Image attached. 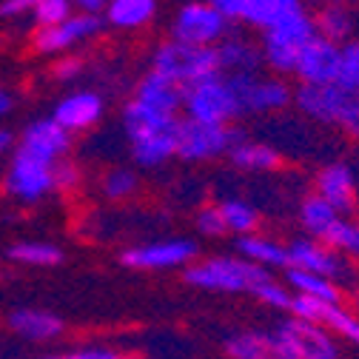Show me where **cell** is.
Instances as JSON below:
<instances>
[{
  "mask_svg": "<svg viewBox=\"0 0 359 359\" xmlns=\"http://www.w3.org/2000/svg\"><path fill=\"white\" fill-rule=\"evenodd\" d=\"M268 277L271 274L257 268L254 262L229 254L197 259L183 271V280L191 288L214 291V294H254Z\"/></svg>",
  "mask_w": 359,
  "mask_h": 359,
  "instance_id": "cell-2",
  "label": "cell"
},
{
  "mask_svg": "<svg viewBox=\"0 0 359 359\" xmlns=\"http://www.w3.org/2000/svg\"><path fill=\"white\" fill-rule=\"evenodd\" d=\"M80 186V168L74 163H57L55 165V189H74Z\"/></svg>",
  "mask_w": 359,
  "mask_h": 359,
  "instance_id": "cell-41",
  "label": "cell"
},
{
  "mask_svg": "<svg viewBox=\"0 0 359 359\" xmlns=\"http://www.w3.org/2000/svg\"><path fill=\"white\" fill-rule=\"evenodd\" d=\"M9 259L20 265H32V268H52L63 259V251L46 240H26L9 248Z\"/></svg>",
  "mask_w": 359,
  "mask_h": 359,
  "instance_id": "cell-31",
  "label": "cell"
},
{
  "mask_svg": "<svg viewBox=\"0 0 359 359\" xmlns=\"http://www.w3.org/2000/svg\"><path fill=\"white\" fill-rule=\"evenodd\" d=\"M294 103L311 120L337 126L348 134H359V95L331 83V86H299L294 92Z\"/></svg>",
  "mask_w": 359,
  "mask_h": 359,
  "instance_id": "cell-4",
  "label": "cell"
},
{
  "mask_svg": "<svg viewBox=\"0 0 359 359\" xmlns=\"http://www.w3.org/2000/svg\"><path fill=\"white\" fill-rule=\"evenodd\" d=\"M9 149H12V131L0 128V154H6Z\"/></svg>",
  "mask_w": 359,
  "mask_h": 359,
  "instance_id": "cell-46",
  "label": "cell"
},
{
  "mask_svg": "<svg viewBox=\"0 0 359 359\" xmlns=\"http://www.w3.org/2000/svg\"><path fill=\"white\" fill-rule=\"evenodd\" d=\"M117 351L109 345H83L74 351H60V353H49L43 359H114Z\"/></svg>",
  "mask_w": 359,
  "mask_h": 359,
  "instance_id": "cell-39",
  "label": "cell"
},
{
  "mask_svg": "<svg viewBox=\"0 0 359 359\" xmlns=\"http://www.w3.org/2000/svg\"><path fill=\"white\" fill-rule=\"evenodd\" d=\"M200 259V248L189 237H174V240H154L143 245H131L120 254V262L134 271H186L191 262Z\"/></svg>",
  "mask_w": 359,
  "mask_h": 359,
  "instance_id": "cell-9",
  "label": "cell"
},
{
  "mask_svg": "<svg viewBox=\"0 0 359 359\" xmlns=\"http://www.w3.org/2000/svg\"><path fill=\"white\" fill-rule=\"evenodd\" d=\"M302 12V4L299 0H251V6L245 12V23L265 32V29H271L274 23L291 18Z\"/></svg>",
  "mask_w": 359,
  "mask_h": 359,
  "instance_id": "cell-29",
  "label": "cell"
},
{
  "mask_svg": "<svg viewBox=\"0 0 359 359\" xmlns=\"http://www.w3.org/2000/svg\"><path fill=\"white\" fill-rule=\"evenodd\" d=\"M288 262H291L288 268H299V271L334 280L339 288L345 280H351L348 259L339 251H334L331 245H325L320 240H311V237H299L288 245Z\"/></svg>",
  "mask_w": 359,
  "mask_h": 359,
  "instance_id": "cell-14",
  "label": "cell"
},
{
  "mask_svg": "<svg viewBox=\"0 0 359 359\" xmlns=\"http://www.w3.org/2000/svg\"><path fill=\"white\" fill-rule=\"evenodd\" d=\"M251 6V0H217L214 9L222 12V18H226L229 23L231 20H245V12Z\"/></svg>",
  "mask_w": 359,
  "mask_h": 359,
  "instance_id": "cell-42",
  "label": "cell"
},
{
  "mask_svg": "<svg viewBox=\"0 0 359 359\" xmlns=\"http://www.w3.org/2000/svg\"><path fill=\"white\" fill-rule=\"evenodd\" d=\"M183 111H186V120L211 123V126H231L237 117H243L237 92L226 74H217L211 80H203L186 88Z\"/></svg>",
  "mask_w": 359,
  "mask_h": 359,
  "instance_id": "cell-6",
  "label": "cell"
},
{
  "mask_svg": "<svg viewBox=\"0 0 359 359\" xmlns=\"http://www.w3.org/2000/svg\"><path fill=\"white\" fill-rule=\"evenodd\" d=\"M317 197H323L339 217L356 211V180L345 163H331L317 174Z\"/></svg>",
  "mask_w": 359,
  "mask_h": 359,
  "instance_id": "cell-19",
  "label": "cell"
},
{
  "mask_svg": "<svg viewBox=\"0 0 359 359\" xmlns=\"http://www.w3.org/2000/svg\"><path fill=\"white\" fill-rule=\"evenodd\" d=\"M157 15V0H111L106 6V23L114 29H143Z\"/></svg>",
  "mask_w": 359,
  "mask_h": 359,
  "instance_id": "cell-27",
  "label": "cell"
},
{
  "mask_svg": "<svg viewBox=\"0 0 359 359\" xmlns=\"http://www.w3.org/2000/svg\"><path fill=\"white\" fill-rule=\"evenodd\" d=\"M40 0H4L0 4V18H18L26 12H34Z\"/></svg>",
  "mask_w": 359,
  "mask_h": 359,
  "instance_id": "cell-43",
  "label": "cell"
},
{
  "mask_svg": "<svg viewBox=\"0 0 359 359\" xmlns=\"http://www.w3.org/2000/svg\"><path fill=\"white\" fill-rule=\"evenodd\" d=\"M339 219H342V217H339L323 197H317V194H308V197L302 200V205H299L302 231H308L311 240L325 243V237L337 229V222H339ZM345 219H348V217H345Z\"/></svg>",
  "mask_w": 359,
  "mask_h": 359,
  "instance_id": "cell-25",
  "label": "cell"
},
{
  "mask_svg": "<svg viewBox=\"0 0 359 359\" xmlns=\"http://www.w3.org/2000/svg\"><path fill=\"white\" fill-rule=\"evenodd\" d=\"M69 134L74 131H86L92 128L95 123H100L103 117V97L97 92H88V88H80V92H72L69 97H63L55 106L52 114Z\"/></svg>",
  "mask_w": 359,
  "mask_h": 359,
  "instance_id": "cell-20",
  "label": "cell"
},
{
  "mask_svg": "<svg viewBox=\"0 0 359 359\" xmlns=\"http://www.w3.org/2000/svg\"><path fill=\"white\" fill-rule=\"evenodd\" d=\"M222 351H226L229 359H294L277 331H262V328H245L229 334L226 342H222Z\"/></svg>",
  "mask_w": 359,
  "mask_h": 359,
  "instance_id": "cell-18",
  "label": "cell"
},
{
  "mask_svg": "<svg viewBox=\"0 0 359 359\" xmlns=\"http://www.w3.org/2000/svg\"><path fill=\"white\" fill-rule=\"evenodd\" d=\"M194 226H197L200 237H208V240H219V237L229 234L219 205H203V208L197 211V217H194Z\"/></svg>",
  "mask_w": 359,
  "mask_h": 359,
  "instance_id": "cell-38",
  "label": "cell"
},
{
  "mask_svg": "<svg viewBox=\"0 0 359 359\" xmlns=\"http://www.w3.org/2000/svg\"><path fill=\"white\" fill-rule=\"evenodd\" d=\"M219 211H222V219H226V229L229 234H237L240 237H248V234H257V226H259V211L248 203V200H240V197H229L217 203Z\"/></svg>",
  "mask_w": 359,
  "mask_h": 359,
  "instance_id": "cell-30",
  "label": "cell"
},
{
  "mask_svg": "<svg viewBox=\"0 0 359 359\" xmlns=\"http://www.w3.org/2000/svg\"><path fill=\"white\" fill-rule=\"evenodd\" d=\"M251 297H254L257 302L268 305V308H274V311L291 313V299H294V294H291V288H288L285 283H280V280H274V277H268Z\"/></svg>",
  "mask_w": 359,
  "mask_h": 359,
  "instance_id": "cell-36",
  "label": "cell"
},
{
  "mask_svg": "<svg viewBox=\"0 0 359 359\" xmlns=\"http://www.w3.org/2000/svg\"><path fill=\"white\" fill-rule=\"evenodd\" d=\"M32 18L40 29L60 26L63 20L72 18V0H40L37 9L32 12Z\"/></svg>",
  "mask_w": 359,
  "mask_h": 359,
  "instance_id": "cell-37",
  "label": "cell"
},
{
  "mask_svg": "<svg viewBox=\"0 0 359 359\" xmlns=\"http://www.w3.org/2000/svg\"><path fill=\"white\" fill-rule=\"evenodd\" d=\"M103 194L109 200H128L134 191H137V171L131 168H111L103 177Z\"/></svg>",
  "mask_w": 359,
  "mask_h": 359,
  "instance_id": "cell-35",
  "label": "cell"
},
{
  "mask_svg": "<svg viewBox=\"0 0 359 359\" xmlns=\"http://www.w3.org/2000/svg\"><path fill=\"white\" fill-rule=\"evenodd\" d=\"M57 165V163H55ZM55 165L43 163L26 151H15L12 165L6 171V191L23 203H37L55 191Z\"/></svg>",
  "mask_w": 359,
  "mask_h": 359,
  "instance_id": "cell-13",
  "label": "cell"
},
{
  "mask_svg": "<svg viewBox=\"0 0 359 359\" xmlns=\"http://www.w3.org/2000/svg\"><path fill=\"white\" fill-rule=\"evenodd\" d=\"M313 37H317V23H313V18H308L305 12H297V15L274 23L259 37L262 63L271 72H277V77L280 74H294L302 49Z\"/></svg>",
  "mask_w": 359,
  "mask_h": 359,
  "instance_id": "cell-3",
  "label": "cell"
},
{
  "mask_svg": "<svg viewBox=\"0 0 359 359\" xmlns=\"http://www.w3.org/2000/svg\"><path fill=\"white\" fill-rule=\"evenodd\" d=\"M151 72L171 77L183 88H191L203 80L222 74L217 49H197V46H186V43H177V40H165L154 49Z\"/></svg>",
  "mask_w": 359,
  "mask_h": 359,
  "instance_id": "cell-5",
  "label": "cell"
},
{
  "mask_svg": "<svg viewBox=\"0 0 359 359\" xmlns=\"http://www.w3.org/2000/svg\"><path fill=\"white\" fill-rule=\"evenodd\" d=\"M180 120L183 117L163 114V111H154L137 100H131L123 109V128H126L134 163L140 168H160L171 157H177Z\"/></svg>",
  "mask_w": 359,
  "mask_h": 359,
  "instance_id": "cell-1",
  "label": "cell"
},
{
  "mask_svg": "<svg viewBox=\"0 0 359 359\" xmlns=\"http://www.w3.org/2000/svg\"><path fill=\"white\" fill-rule=\"evenodd\" d=\"M325 245L339 251L348 259H359V219H339L337 229L325 237Z\"/></svg>",
  "mask_w": 359,
  "mask_h": 359,
  "instance_id": "cell-34",
  "label": "cell"
},
{
  "mask_svg": "<svg viewBox=\"0 0 359 359\" xmlns=\"http://www.w3.org/2000/svg\"><path fill=\"white\" fill-rule=\"evenodd\" d=\"M217 57L222 74H257V69L262 66L259 46L245 37H226L217 46Z\"/></svg>",
  "mask_w": 359,
  "mask_h": 359,
  "instance_id": "cell-23",
  "label": "cell"
},
{
  "mask_svg": "<svg viewBox=\"0 0 359 359\" xmlns=\"http://www.w3.org/2000/svg\"><path fill=\"white\" fill-rule=\"evenodd\" d=\"M72 146V134L55 120V117H40L26 126L20 137V151L43 160V163H57Z\"/></svg>",
  "mask_w": 359,
  "mask_h": 359,
  "instance_id": "cell-17",
  "label": "cell"
},
{
  "mask_svg": "<svg viewBox=\"0 0 359 359\" xmlns=\"http://www.w3.org/2000/svg\"><path fill=\"white\" fill-rule=\"evenodd\" d=\"M80 72H83V60L77 55H60L52 69V74L57 80H74V77H80Z\"/></svg>",
  "mask_w": 359,
  "mask_h": 359,
  "instance_id": "cell-40",
  "label": "cell"
},
{
  "mask_svg": "<svg viewBox=\"0 0 359 359\" xmlns=\"http://www.w3.org/2000/svg\"><path fill=\"white\" fill-rule=\"evenodd\" d=\"M74 4L83 9V12H88V15H97V12H103L111 0H74Z\"/></svg>",
  "mask_w": 359,
  "mask_h": 359,
  "instance_id": "cell-44",
  "label": "cell"
},
{
  "mask_svg": "<svg viewBox=\"0 0 359 359\" xmlns=\"http://www.w3.org/2000/svg\"><path fill=\"white\" fill-rule=\"evenodd\" d=\"M337 86L359 95V37H351L339 46V74Z\"/></svg>",
  "mask_w": 359,
  "mask_h": 359,
  "instance_id": "cell-33",
  "label": "cell"
},
{
  "mask_svg": "<svg viewBox=\"0 0 359 359\" xmlns=\"http://www.w3.org/2000/svg\"><path fill=\"white\" fill-rule=\"evenodd\" d=\"M313 23H317V34L325 37V40H331V43H337V46L348 43V37L353 32V18H351V12L342 4L325 6Z\"/></svg>",
  "mask_w": 359,
  "mask_h": 359,
  "instance_id": "cell-32",
  "label": "cell"
},
{
  "mask_svg": "<svg viewBox=\"0 0 359 359\" xmlns=\"http://www.w3.org/2000/svg\"><path fill=\"white\" fill-rule=\"evenodd\" d=\"M200 4H208V6H214V4H217V0H200Z\"/></svg>",
  "mask_w": 359,
  "mask_h": 359,
  "instance_id": "cell-48",
  "label": "cell"
},
{
  "mask_svg": "<svg viewBox=\"0 0 359 359\" xmlns=\"http://www.w3.org/2000/svg\"><path fill=\"white\" fill-rule=\"evenodd\" d=\"M299 86H331L339 74V46L325 37H313L297 60Z\"/></svg>",
  "mask_w": 359,
  "mask_h": 359,
  "instance_id": "cell-16",
  "label": "cell"
},
{
  "mask_svg": "<svg viewBox=\"0 0 359 359\" xmlns=\"http://www.w3.org/2000/svg\"><path fill=\"white\" fill-rule=\"evenodd\" d=\"M231 23L222 18L219 9L208 4H186L171 20V40L186 43L197 49H217L222 40L229 37Z\"/></svg>",
  "mask_w": 359,
  "mask_h": 359,
  "instance_id": "cell-8",
  "label": "cell"
},
{
  "mask_svg": "<svg viewBox=\"0 0 359 359\" xmlns=\"http://www.w3.org/2000/svg\"><path fill=\"white\" fill-rule=\"evenodd\" d=\"M356 137H359V134H356Z\"/></svg>",
  "mask_w": 359,
  "mask_h": 359,
  "instance_id": "cell-49",
  "label": "cell"
},
{
  "mask_svg": "<svg viewBox=\"0 0 359 359\" xmlns=\"http://www.w3.org/2000/svg\"><path fill=\"white\" fill-rule=\"evenodd\" d=\"M243 140V134L234 126H211L197 120H180V137H177V157L186 163H205L222 157Z\"/></svg>",
  "mask_w": 359,
  "mask_h": 359,
  "instance_id": "cell-7",
  "label": "cell"
},
{
  "mask_svg": "<svg viewBox=\"0 0 359 359\" xmlns=\"http://www.w3.org/2000/svg\"><path fill=\"white\" fill-rule=\"evenodd\" d=\"M134 100L154 109V111H163V114H180L183 111V103H186V88L174 83L171 77L160 74V72H149L140 83H137V92H134Z\"/></svg>",
  "mask_w": 359,
  "mask_h": 359,
  "instance_id": "cell-21",
  "label": "cell"
},
{
  "mask_svg": "<svg viewBox=\"0 0 359 359\" xmlns=\"http://www.w3.org/2000/svg\"><path fill=\"white\" fill-rule=\"evenodd\" d=\"M280 339L288 345L294 359H342V345L339 339L325 331L323 325H313L299 317H288L277 323L274 328Z\"/></svg>",
  "mask_w": 359,
  "mask_h": 359,
  "instance_id": "cell-10",
  "label": "cell"
},
{
  "mask_svg": "<svg viewBox=\"0 0 359 359\" xmlns=\"http://www.w3.org/2000/svg\"><path fill=\"white\" fill-rule=\"evenodd\" d=\"M12 111V95L6 92V88H0V117Z\"/></svg>",
  "mask_w": 359,
  "mask_h": 359,
  "instance_id": "cell-45",
  "label": "cell"
},
{
  "mask_svg": "<svg viewBox=\"0 0 359 359\" xmlns=\"http://www.w3.org/2000/svg\"><path fill=\"white\" fill-rule=\"evenodd\" d=\"M283 277L294 297H308V299H320V302H342V288L334 280L299 271V268H285Z\"/></svg>",
  "mask_w": 359,
  "mask_h": 359,
  "instance_id": "cell-26",
  "label": "cell"
},
{
  "mask_svg": "<svg viewBox=\"0 0 359 359\" xmlns=\"http://www.w3.org/2000/svg\"><path fill=\"white\" fill-rule=\"evenodd\" d=\"M291 317L323 325L339 342L359 348V313H353L342 302H320V299H308V297H294L291 299Z\"/></svg>",
  "mask_w": 359,
  "mask_h": 359,
  "instance_id": "cell-12",
  "label": "cell"
},
{
  "mask_svg": "<svg viewBox=\"0 0 359 359\" xmlns=\"http://www.w3.org/2000/svg\"><path fill=\"white\" fill-rule=\"evenodd\" d=\"M229 160L240 168V171H271L280 165V151L265 146V143H254V140H240L231 151Z\"/></svg>",
  "mask_w": 359,
  "mask_h": 359,
  "instance_id": "cell-28",
  "label": "cell"
},
{
  "mask_svg": "<svg viewBox=\"0 0 359 359\" xmlns=\"http://www.w3.org/2000/svg\"><path fill=\"white\" fill-rule=\"evenodd\" d=\"M237 251L243 259L254 262L257 268H262V271L271 274L274 268H285L291 265L288 262V245L271 240V237H262V234H248V237H240L237 240Z\"/></svg>",
  "mask_w": 359,
  "mask_h": 359,
  "instance_id": "cell-24",
  "label": "cell"
},
{
  "mask_svg": "<svg viewBox=\"0 0 359 359\" xmlns=\"http://www.w3.org/2000/svg\"><path fill=\"white\" fill-rule=\"evenodd\" d=\"M237 92L243 114H268L280 111L294 100V92L283 77H259V74H226Z\"/></svg>",
  "mask_w": 359,
  "mask_h": 359,
  "instance_id": "cell-11",
  "label": "cell"
},
{
  "mask_svg": "<svg viewBox=\"0 0 359 359\" xmlns=\"http://www.w3.org/2000/svg\"><path fill=\"white\" fill-rule=\"evenodd\" d=\"M100 29H103V18L100 15L80 12V15H72L69 20H63L60 26L40 29L34 34V49L40 55H66V49H72L74 43H80V40L95 37Z\"/></svg>",
  "mask_w": 359,
  "mask_h": 359,
  "instance_id": "cell-15",
  "label": "cell"
},
{
  "mask_svg": "<svg viewBox=\"0 0 359 359\" xmlns=\"http://www.w3.org/2000/svg\"><path fill=\"white\" fill-rule=\"evenodd\" d=\"M9 328L26 342H55L63 337L66 323L46 308H18L9 313Z\"/></svg>",
  "mask_w": 359,
  "mask_h": 359,
  "instance_id": "cell-22",
  "label": "cell"
},
{
  "mask_svg": "<svg viewBox=\"0 0 359 359\" xmlns=\"http://www.w3.org/2000/svg\"><path fill=\"white\" fill-rule=\"evenodd\" d=\"M114 359H149V356H143V353H117Z\"/></svg>",
  "mask_w": 359,
  "mask_h": 359,
  "instance_id": "cell-47",
  "label": "cell"
}]
</instances>
